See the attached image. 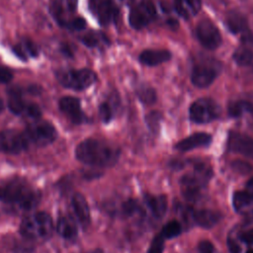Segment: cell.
<instances>
[{"instance_id":"obj_1","label":"cell","mask_w":253,"mask_h":253,"mask_svg":"<svg viewBox=\"0 0 253 253\" xmlns=\"http://www.w3.org/2000/svg\"><path fill=\"white\" fill-rule=\"evenodd\" d=\"M75 155L84 164L110 167L117 163L120 157V149L104 140L87 138L77 145Z\"/></svg>"},{"instance_id":"obj_2","label":"cell","mask_w":253,"mask_h":253,"mask_svg":"<svg viewBox=\"0 0 253 253\" xmlns=\"http://www.w3.org/2000/svg\"><path fill=\"white\" fill-rule=\"evenodd\" d=\"M40 201V193L23 178H10L0 182V202L23 211L35 208Z\"/></svg>"},{"instance_id":"obj_3","label":"cell","mask_w":253,"mask_h":253,"mask_svg":"<svg viewBox=\"0 0 253 253\" xmlns=\"http://www.w3.org/2000/svg\"><path fill=\"white\" fill-rule=\"evenodd\" d=\"M211 176L212 170L210 165L202 161L196 162L192 172L185 174L180 180L182 196L188 202H196L202 197Z\"/></svg>"},{"instance_id":"obj_4","label":"cell","mask_w":253,"mask_h":253,"mask_svg":"<svg viewBox=\"0 0 253 253\" xmlns=\"http://www.w3.org/2000/svg\"><path fill=\"white\" fill-rule=\"evenodd\" d=\"M53 229L52 219L46 212H36L25 217L20 225L21 234L34 240L48 238Z\"/></svg>"},{"instance_id":"obj_5","label":"cell","mask_w":253,"mask_h":253,"mask_svg":"<svg viewBox=\"0 0 253 253\" xmlns=\"http://www.w3.org/2000/svg\"><path fill=\"white\" fill-rule=\"evenodd\" d=\"M55 76L62 86L76 91L87 89L94 84L97 79L96 74L87 68L60 69L56 71Z\"/></svg>"},{"instance_id":"obj_6","label":"cell","mask_w":253,"mask_h":253,"mask_svg":"<svg viewBox=\"0 0 253 253\" xmlns=\"http://www.w3.org/2000/svg\"><path fill=\"white\" fill-rule=\"evenodd\" d=\"M221 68V63L213 58L202 59L193 66L191 81L199 88H206L215 80Z\"/></svg>"},{"instance_id":"obj_7","label":"cell","mask_w":253,"mask_h":253,"mask_svg":"<svg viewBox=\"0 0 253 253\" xmlns=\"http://www.w3.org/2000/svg\"><path fill=\"white\" fill-rule=\"evenodd\" d=\"M221 113L219 105L210 98L196 100L190 107V120L196 124H208L216 120Z\"/></svg>"},{"instance_id":"obj_8","label":"cell","mask_w":253,"mask_h":253,"mask_svg":"<svg viewBox=\"0 0 253 253\" xmlns=\"http://www.w3.org/2000/svg\"><path fill=\"white\" fill-rule=\"evenodd\" d=\"M25 135L30 143L38 146H45L53 142L57 132L55 127L46 121H35L25 130Z\"/></svg>"},{"instance_id":"obj_9","label":"cell","mask_w":253,"mask_h":253,"mask_svg":"<svg viewBox=\"0 0 253 253\" xmlns=\"http://www.w3.org/2000/svg\"><path fill=\"white\" fill-rule=\"evenodd\" d=\"M89 10L102 26H109L119 18V8L114 0H89Z\"/></svg>"},{"instance_id":"obj_10","label":"cell","mask_w":253,"mask_h":253,"mask_svg":"<svg viewBox=\"0 0 253 253\" xmlns=\"http://www.w3.org/2000/svg\"><path fill=\"white\" fill-rule=\"evenodd\" d=\"M155 18L156 9L154 4L149 0H143L131 8L128 15V22L133 29L140 30L148 26Z\"/></svg>"},{"instance_id":"obj_11","label":"cell","mask_w":253,"mask_h":253,"mask_svg":"<svg viewBox=\"0 0 253 253\" xmlns=\"http://www.w3.org/2000/svg\"><path fill=\"white\" fill-rule=\"evenodd\" d=\"M196 36L200 43L207 49H216L221 44V35L216 26L209 19L199 22L196 28Z\"/></svg>"},{"instance_id":"obj_12","label":"cell","mask_w":253,"mask_h":253,"mask_svg":"<svg viewBox=\"0 0 253 253\" xmlns=\"http://www.w3.org/2000/svg\"><path fill=\"white\" fill-rule=\"evenodd\" d=\"M30 145L25 133L13 129L0 131V151L17 154L26 150Z\"/></svg>"},{"instance_id":"obj_13","label":"cell","mask_w":253,"mask_h":253,"mask_svg":"<svg viewBox=\"0 0 253 253\" xmlns=\"http://www.w3.org/2000/svg\"><path fill=\"white\" fill-rule=\"evenodd\" d=\"M227 149L253 159V137L236 131H231L227 138Z\"/></svg>"},{"instance_id":"obj_14","label":"cell","mask_w":253,"mask_h":253,"mask_svg":"<svg viewBox=\"0 0 253 253\" xmlns=\"http://www.w3.org/2000/svg\"><path fill=\"white\" fill-rule=\"evenodd\" d=\"M77 5L78 0H54L51 4V13L58 24L66 27L71 20L69 16L75 13Z\"/></svg>"},{"instance_id":"obj_15","label":"cell","mask_w":253,"mask_h":253,"mask_svg":"<svg viewBox=\"0 0 253 253\" xmlns=\"http://www.w3.org/2000/svg\"><path fill=\"white\" fill-rule=\"evenodd\" d=\"M60 111L71 121L73 124H82L86 121V117L81 110L79 99L71 96H66L59 101Z\"/></svg>"},{"instance_id":"obj_16","label":"cell","mask_w":253,"mask_h":253,"mask_svg":"<svg viewBox=\"0 0 253 253\" xmlns=\"http://www.w3.org/2000/svg\"><path fill=\"white\" fill-rule=\"evenodd\" d=\"M189 215L197 225L204 228H211L214 226L222 217L219 211L209 209L191 210L189 211Z\"/></svg>"},{"instance_id":"obj_17","label":"cell","mask_w":253,"mask_h":253,"mask_svg":"<svg viewBox=\"0 0 253 253\" xmlns=\"http://www.w3.org/2000/svg\"><path fill=\"white\" fill-rule=\"evenodd\" d=\"M211 142V135L206 132L191 134L176 143L175 148L180 151H188L198 147L208 146Z\"/></svg>"},{"instance_id":"obj_18","label":"cell","mask_w":253,"mask_h":253,"mask_svg":"<svg viewBox=\"0 0 253 253\" xmlns=\"http://www.w3.org/2000/svg\"><path fill=\"white\" fill-rule=\"evenodd\" d=\"M71 206L78 222L83 227H87L90 223V211L85 197L80 193L74 194L71 199Z\"/></svg>"},{"instance_id":"obj_19","label":"cell","mask_w":253,"mask_h":253,"mask_svg":"<svg viewBox=\"0 0 253 253\" xmlns=\"http://www.w3.org/2000/svg\"><path fill=\"white\" fill-rule=\"evenodd\" d=\"M225 26L232 34L241 35V37L250 32L246 18L242 14L235 11L227 14L225 18Z\"/></svg>"},{"instance_id":"obj_20","label":"cell","mask_w":253,"mask_h":253,"mask_svg":"<svg viewBox=\"0 0 253 253\" xmlns=\"http://www.w3.org/2000/svg\"><path fill=\"white\" fill-rule=\"evenodd\" d=\"M139 61L147 66H156L171 58V52L167 49H145L139 54Z\"/></svg>"},{"instance_id":"obj_21","label":"cell","mask_w":253,"mask_h":253,"mask_svg":"<svg viewBox=\"0 0 253 253\" xmlns=\"http://www.w3.org/2000/svg\"><path fill=\"white\" fill-rule=\"evenodd\" d=\"M30 103L25 102L22 96V92L19 88H11L8 91V107L15 115L25 116Z\"/></svg>"},{"instance_id":"obj_22","label":"cell","mask_w":253,"mask_h":253,"mask_svg":"<svg viewBox=\"0 0 253 253\" xmlns=\"http://www.w3.org/2000/svg\"><path fill=\"white\" fill-rule=\"evenodd\" d=\"M174 9L179 16L190 19L197 15L201 9V0H174Z\"/></svg>"},{"instance_id":"obj_23","label":"cell","mask_w":253,"mask_h":253,"mask_svg":"<svg viewBox=\"0 0 253 253\" xmlns=\"http://www.w3.org/2000/svg\"><path fill=\"white\" fill-rule=\"evenodd\" d=\"M56 231L60 236L67 240H73L78 233L77 225L74 219L69 215H61L57 219Z\"/></svg>"},{"instance_id":"obj_24","label":"cell","mask_w":253,"mask_h":253,"mask_svg":"<svg viewBox=\"0 0 253 253\" xmlns=\"http://www.w3.org/2000/svg\"><path fill=\"white\" fill-rule=\"evenodd\" d=\"M144 199L147 207L155 217L160 218L165 214L168 207V201L165 195H145Z\"/></svg>"},{"instance_id":"obj_25","label":"cell","mask_w":253,"mask_h":253,"mask_svg":"<svg viewBox=\"0 0 253 253\" xmlns=\"http://www.w3.org/2000/svg\"><path fill=\"white\" fill-rule=\"evenodd\" d=\"M228 115L234 119L242 118L244 116L253 117V103L246 100L232 102L228 106Z\"/></svg>"},{"instance_id":"obj_26","label":"cell","mask_w":253,"mask_h":253,"mask_svg":"<svg viewBox=\"0 0 253 253\" xmlns=\"http://www.w3.org/2000/svg\"><path fill=\"white\" fill-rule=\"evenodd\" d=\"M14 52L23 60L28 57H36L39 54V48L37 44L30 40H23L14 46Z\"/></svg>"},{"instance_id":"obj_27","label":"cell","mask_w":253,"mask_h":253,"mask_svg":"<svg viewBox=\"0 0 253 253\" xmlns=\"http://www.w3.org/2000/svg\"><path fill=\"white\" fill-rule=\"evenodd\" d=\"M234 61L242 67L253 66V50L249 45H242L238 47L232 55Z\"/></svg>"},{"instance_id":"obj_28","label":"cell","mask_w":253,"mask_h":253,"mask_svg":"<svg viewBox=\"0 0 253 253\" xmlns=\"http://www.w3.org/2000/svg\"><path fill=\"white\" fill-rule=\"evenodd\" d=\"M253 204V197H251L245 190L237 191L232 198V205L236 211H240Z\"/></svg>"},{"instance_id":"obj_29","label":"cell","mask_w":253,"mask_h":253,"mask_svg":"<svg viewBox=\"0 0 253 253\" xmlns=\"http://www.w3.org/2000/svg\"><path fill=\"white\" fill-rule=\"evenodd\" d=\"M81 42L88 47L99 46L102 43H108V39L102 33L90 32L81 38Z\"/></svg>"},{"instance_id":"obj_30","label":"cell","mask_w":253,"mask_h":253,"mask_svg":"<svg viewBox=\"0 0 253 253\" xmlns=\"http://www.w3.org/2000/svg\"><path fill=\"white\" fill-rule=\"evenodd\" d=\"M181 232H182L181 224L177 220H170L162 227L160 234L163 236L164 239H167V238H174L180 235Z\"/></svg>"},{"instance_id":"obj_31","label":"cell","mask_w":253,"mask_h":253,"mask_svg":"<svg viewBox=\"0 0 253 253\" xmlns=\"http://www.w3.org/2000/svg\"><path fill=\"white\" fill-rule=\"evenodd\" d=\"M114 101L103 102L99 107V115L104 123H109L114 116Z\"/></svg>"},{"instance_id":"obj_32","label":"cell","mask_w":253,"mask_h":253,"mask_svg":"<svg viewBox=\"0 0 253 253\" xmlns=\"http://www.w3.org/2000/svg\"><path fill=\"white\" fill-rule=\"evenodd\" d=\"M138 99L143 103V104H153L156 101V93L155 90L150 88V87H142L139 88L136 92Z\"/></svg>"},{"instance_id":"obj_33","label":"cell","mask_w":253,"mask_h":253,"mask_svg":"<svg viewBox=\"0 0 253 253\" xmlns=\"http://www.w3.org/2000/svg\"><path fill=\"white\" fill-rule=\"evenodd\" d=\"M161 119H162V114L158 111H153L146 115L145 117L146 125L152 132H158Z\"/></svg>"},{"instance_id":"obj_34","label":"cell","mask_w":253,"mask_h":253,"mask_svg":"<svg viewBox=\"0 0 253 253\" xmlns=\"http://www.w3.org/2000/svg\"><path fill=\"white\" fill-rule=\"evenodd\" d=\"M139 211H140L139 205L137 204L136 201L132 199H128L125 201L122 205V212L126 216H131L134 213L139 212Z\"/></svg>"},{"instance_id":"obj_35","label":"cell","mask_w":253,"mask_h":253,"mask_svg":"<svg viewBox=\"0 0 253 253\" xmlns=\"http://www.w3.org/2000/svg\"><path fill=\"white\" fill-rule=\"evenodd\" d=\"M164 243H165V239L163 238V236L159 233L158 235H156L151 243L150 246L148 248L147 253H163L164 250Z\"/></svg>"},{"instance_id":"obj_36","label":"cell","mask_w":253,"mask_h":253,"mask_svg":"<svg viewBox=\"0 0 253 253\" xmlns=\"http://www.w3.org/2000/svg\"><path fill=\"white\" fill-rule=\"evenodd\" d=\"M66 28L72 31H82L86 28V21L82 17H74L67 23Z\"/></svg>"},{"instance_id":"obj_37","label":"cell","mask_w":253,"mask_h":253,"mask_svg":"<svg viewBox=\"0 0 253 253\" xmlns=\"http://www.w3.org/2000/svg\"><path fill=\"white\" fill-rule=\"evenodd\" d=\"M199 253H214V246L210 240H202L198 245Z\"/></svg>"},{"instance_id":"obj_38","label":"cell","mask_w":253,"mask_h":253,"mask_svg":"<svg viewBox=\"0 0 253 253\" xmlns=\"http://www.w3.org/2000/svg\"><path fill=\"white\" fill-rule=\"evenodd\" d=\"M238 237L242 242L246 244H249V245L253 244V228H250L246 231L241 232Z\"/></svg>"},{"instance_id":"obj_39","label":"cell","mask_w":253,"mask_h":253,"mask_svg":"<svg viewBox=\"0 0 253 253\" xmlns=\"http://www.w3.org/2000/svg\"><path fill=\"white\" fill-rule=\"evenodd\" d=\"M12 77V72L8 68L0 65V83H8L11 81Z\"/></svg>"},{"instance_id":"obj_40","label":"cell","mask_w":253,"mask_h":253,"mask_svg":"<svg viewBox=\"0 0 253 253\" xmlns=\"http://www.w3.org/2000/svg\"><path fill=\"white\" fill-rule=\"evenodd\" d=\"M227 246L230 253H240L241 251L239 244L235 241L234 238H231V237L227 238Z\"/></svg>"},{"instance_id":"obj_41","label":"cell","mask_w":253,"mask_h":253,"mask_svg":"<svg viewBox=\"0 0 253 253\" xmlns=\"http://www.w3.org/2000/svg\"><path fill=\"white\" fill-rule=\"evenodd\" d=\"M251 197H253V177L247 181L245 189H244Z\"/></svg>"},{"instance_id":"obj_42","label":"cell","mask_w":253,"mask_h":253,"mask_svg":"<svg viewBox=\"0 0 253 253\" xmlns=\"http://www.w3.org/2000/svg\"><path fill=\"white\" fill-rule=\"evenodd\" d=\"M87 253H103V251L101 249H95L93 251H90V252H87Z\"/></svg>"},{"instance_id":"obj_43","label":"cell","mask_w":253,"mask_h":253,"mask_svg":"<svg viewBox=\"0 0 253 253\" xmlns=\"http://www.w3.org/2000/svg\"><path fill=\"white\" fill-rule=\"evenodd\" d=\"M3 108H4V104H3V101H2V99L0 98V113L2 112Z\"/></svg>"},{"instance_id":"obj_44","label":"cell","mask_w":253,"mask_h":253,"mask_svg":"<svg viewBox=\"0 0 253 253\" xmlns=\"http://www.w3.org/2000/svg\"><path fill=\"white\" fill-rule=\"evenodd\" d=\"M248 219L253 221V211H252L249 213V215H248Z\"/></svg>"},{"instance_id":"obj_45","label":"cell","mask_w":253,"mask_h":253,"mask_svg":"<svg viewBox=\"0 0 253 253\" xmlns=\"http://www.w3.org/2000/svg\"><path fill=\"white\" fill-rule=\"evenodd\" d=\"M122 2H124V3H126V4H130L133 0H121Z\"/></svg>"},{"instance_id":"obj_46","label":"cell","mask_w":253,"mask_h":253,"mask_svg":"<svg viewBox=\"0 0 253 253\" xmlns=\"http://www.w3.org/2000/svg\"><path fill=\"white\" fill-rule=\"evenodd\" d=\"M246 253H253V249H249Z\"/></svg>"}]
</instances>
